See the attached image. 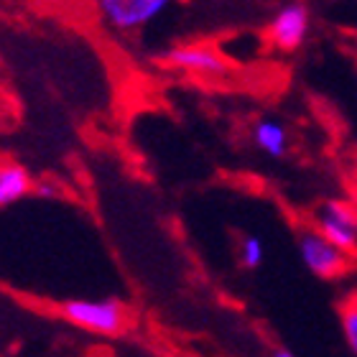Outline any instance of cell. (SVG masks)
Masks as SVG:
<instances>
[{"instance_id":"obj_1","label":"cell","mask_w":357,"mask_h":357,"mask_svg":"<svg viewBox=\"0 0 357 357\" xmlns=\"http://www.w3.org/2000/svg\"><path fill=\"white\" fill-rule=\"evenodd\" d=\"M64 319L97 335L112 337L126 327V309L115 298H75L61 306Z\"/></svg>"},{"instance_id":"obj_2","label":"cell","mask_w":357,"mask_h":357,"mask_svg":"<svg viewBox=\"0 0 357 357\" xmlns=\"http://www.w3.org/2000/svg\"><path fill=\"white\" fill-rule=\"evenodd\" d=\"M172 3L174 0H97V10L110 29L130 33L161 18Z\"/></svg>"},{"instance_id":"obj_3","label":"cell","mask_w":357,"mask_h":357,"mask_svg":"<svg viewBox=\"0 0 357 357\" xmlns=\"http://www.w3.org/2000/svg\"><path fill=\"white\" fill-rule=\"evenodd\" d=\"M298 255L317 278H340L350 271V255L332 245L321 232L304 230L298 235Z\"/></svg>"},{"instance_id":"obj_4","label":"cell","mask_w":357,"mask_h":357,"mask_svg":"<svg viewBox=\"0 0 357 357\" xmlns=\"http://www.w3.org/2000/svg\"><path fill=\"white\" fill-rule=\"evenodd\" d=\"M309 26H312V13H309L306 3L294 0L273 13V18L268 23V36H271V44L275 49L296 52L309 36Z\"/></svg>"},{"instance_id":"obj_5","label":"cell","mask_w":357,"mask_h":357,"mask_svg":"<svg viewBox=\"0 0 357 357\" xmlns=\"http://www.w3.org/2000/svg\"><path fill=\"white\" fill-rule=\"evenodd\" d=\"M317 232L350 255L357 248V212L344 202H324L317 212Z\"/></svg>"},{"instance_id":"obj_6","label":"cell","mask_w":357,"mask_h":357,"mask_svg":"<svg viewBox=\"0 0 357 357\" xmlns=\"http://www.w3.org/2000/svg\"><path fill=\"white\" fill-rule=\"evenodd\" d=\"M158 59L169 64V67H178L184 72H192V75L199 77H222L227 72V64L220 54L207 44H181L172 46L161 52Z\"/></svg>"},{"instance_id":"obj_7","label":"cell","mask_w":357,"mask_h":357,"mask_svg":"<svg viewBox=\"0 0 357 357\" xmlns=\"http://www.w3.org/2000/svg\"><path fill=\"white\" fill-rule=\"evenodd\" d=\"M253 143L268 158H283L289 153V130L281 120L263 118L253 126Z\"/></svg>"},{"instance_id":"obj_8","label":"cell","mask_w":357,"mask_h":357,"mask_svg":"<svg viewBox=\"0 0 357 357\" xmlns=\"http://www.w3.org/2000/svg\"><path fill=\"white\" fill-rule=\"evenodd\" d=\"M31 186L33 181L21 164H0V207L23 199L31 192Z\"/></svg>"},{"instance_id":"obj_9","label":"cell","mask_w":357,"mask_h":357,"mask_svg":"<svg viewBox=\"0 0 357 357\" xmlns=\"http://www.w3.org/2000/svg\"><path fill=\"white\" fill-rule=\"evenodd\" d=\"M266 261V245L261 238L255 235H245L240 240V266L245 271H258Z\"/></svg>"},{"instance_id":"obj_10","label":"cell","mask_w":357,"mask_h":357,"mask_svg":"<svg viewBox=\"0 0 357 357\" xmlns=\"http://www.w3.org/2000/svg\"><path fill=\"white\" fill-rule=\"evenodd\" d=\"M342 332L347 347L357 357V296H350L347 304L342 306Z\"/></svg>"},{"instance_id":"obj_11","label":"cell","mask_w":357,"mask_h":357,"mask_svg":"<svg viewBox=\"0 0 357 357\" xmlns=\"http://www.w3.org/2000/svg\"><path fill=\"white\" fill-rule=\"evenodd\" d=\"M36 192L41 194V197H56V186H54V184H46V181H44V184L36 186Z\"/></svg>"},{"instance_id":"obj_12","label":"cell","mask_w":357,"mask_h":357,"mask_svg":"<svg viewBox=\"0 0 357 357\" xmlns=\"http://www.w3.org/2000/svg\"><path fill=\"white\" fill-rule=\"evenodd\" d=\"M273 357H294V352H289L286 347H275V350H273Z\"/></svg>"}]
</instances>
